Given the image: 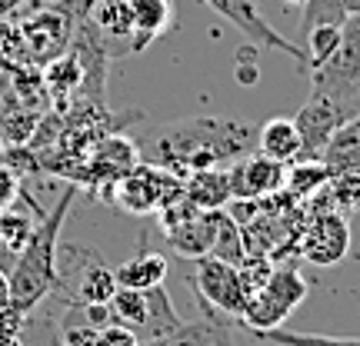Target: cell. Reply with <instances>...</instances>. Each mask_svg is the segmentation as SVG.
I'll return each instance as SVG.
<instances>
[{
    "label": "cell",
    "mask_w": 360,
    "mask_h": 346,
    "mask_svg": "<svg viewBox=\"0 0 360 346\" xmlns=\"http://www.w3.org/2000/svg\"><path fill=\"white\" fill-rule=\"evenodd\" d=\"M257 150L270 160H281V164H297L300 160V133H297L294 120L287 117H274L264 127H257Z\"/></svg>",
    "instance_id": "cell-18"
},
{
    "label": "cell",
    "mask_w": 360,
    "mask_h": 346,
    "mask_svg": "<svg viewBox=\"0 0 360 346\" xmlns=\"http://www.w3.org/2000/svg\"><path fill=\"white\" fill-rule=\"evenodd\" d=\"M141 164V150L137 143L127 140V137H107V140L94 150V160H90V170L101 183H117L127 170H134Z\"/></svg>",
    "instance_id": "cell-15"
},
{
    "label": "cell",
    "mask_w": 360,
    "mask_h": 346,
    "mask_svg": "<svg viewBox=\"0 0 360 346\" xmlns=\"http://www.w3.org/2000/svg\"><path fill=\"white\" fill-rule=\"evenodd\" d=\"M20 4H24V0H0V20H4L7 13H13V11H17Z\"/></svg>",
    "instance_id": "cell-32"
},
{
    "label": "cell",
    "mask_w": 360,
    "mask_h": 346,
    "mask_svg": "<svg viewBox=\"0 0 360 346\" xmlns=\"http://www.w3.org/2000/svg\"><path fill=\"white\" fill-rule=\"evenodd\" d=\"M94 20H97L94 27L103 30V34H110V37H130L134 34L127 0H103L97 7V13H94Z\"/></svg>",
    "instance_id": "cell-26"
},
{
    "label": "cell",
    "mask_w": 360,
    "mask_h": 346,
    "mask_svg": "<svg viewBox=\"0 0 360 346\" xmlns=\"http://www.w3.org/2000/svg\"><path fill=\"white\" fill-rule=\"evenodd\" d=\"M217 213L220 210H214V213H197V217L184 220L180 227L167 230V244L187 260L210 257L214 240H217Z\"/></svg>",
    "instance_id": "cell-14"
},
{
    "label": "cell",
    "mask_w": 360,
    "mask_h": 346,
    "mask_svg": "<svg viewBox=\"0 0 360 346\" xmlns=\"http://www.w3.org/2000/svg\"><path fill=\"white\" fill-rule=\"evenodd\" d=\"M231 190L233 200H264L274 193L287 190V164L270 160L260 150L233 160L231 167Z\"/></svg>",
    "instance_id": "cell-10"
},
{
    "label": "cell",
    "mask_w": 360,
    "mask_h": 346,
    "mask_svg": "<svg viewBox=\"0 0 360 346\" xmlns=\"http://www.w3.org/2000/svg\"><path fill=\"white\" fill-rule=\"evenodd\" d=\"M207 330H210V343L214 346H237L233 343L231 330L233 326H220V323H207Z\"/></svg>",
    "instance_id": "cell-30"
},
{
    "label": "cell",
    "mask_w": 360,
    "mask_h": 346,
    "mask_svg": "<svg viewBox=\"0 0 360 346\" xmlns=\"http://www.w3.org/2000/svg\"><path fill=\"white\" fill-rule=\"evenodd\" d=\"M11 307V280H7V273L0 270V310Z\"/></svg>",
    "instance_id": "cell-31"
},
{
    "label": "cell",
    "mask_w": 360,
    "mask_h": 346,
    "mask_svg": "<svg viewBox=\"0 0 360 346\" xmlns=\"http://www.w3.org/2000/svg\"><path fill=\"white\" fill-rule=\"evenodd\" d=\"M197 273H193V300L204 313V323H220V326H233L244 317V307L250 300V286H247L240 267H233L227 260L217 257H200L193 260Z\"/></svg>",
    "instance_id": "cell-4"
},
{
    "label": "cell",
    "mask_w": 360,
    "mask_h": 346,
    "mask_svg": "<svg viewBox=\"0 0 360 346\" xmlns=\"http://www.w3.org/2000/svg\"><path fill=\"white\" fill-rule=\"evenodd\" d=\"M184 197L191 200L200 213H214V210H227L233 200L231 190V167H210L197 170L184 177Z\"/></svg>",
    "instance_id": "cell-12"
},
{
    "label": "cell",
    "mask_w": 360,
    "mask_h": 346,
    "mask_svg": "<svg viewBox=\"0 0 360 346\" xmlns=\"http://www.w3.org/2000/svg\"><path fill=\"white\" fill-rule=\"evenodd\" d=\"M20 197V187H17V177H13V170L0 160V210H7Z\"/></svg>",
    "instance_id": "cell-29"
},
{
    "label": "cell",
    "mask_w": 360,
    "mask_h": 346,
    "mask_svg": "<svg viewBox=\"0 0 360 346\" xmlns=\"http://www.w3.org/2000/svg\"><path fill=\"white\" fill-rule=\"evenodd\" d=\"M110 190H114V204L120 210L143 217V213H157L160 206L184 197V177L164 167H154V164H137L117 183H110Z\"/></svg>",
    "instance_id": "cell-6"
},
{
    "label": "cell",
    "mask_w": 360,
    "mask_h": 346,
    "mask_svg": "<svg viewBox=\"0 0 360 346\" xmlns=\"http://www.w3.org/2000/svg\"><path fill=\"white\" fill-rule=\"evenodd\" d=\"M334 177L323 160H297L287 167V193L290 197H314L317 190L327 187V180Z\"/></svg>",
    "instance_id": "cell-23"
},
{
    "label": "cell",
    "mask_w": 360,
    "mask_h": 346,
    "mask_svg": "<svg viewBox=\"0 0 360 346\" xmlns=\"http://www.w3.org/2000/svg\"><path fill=\"white\" fill-rule=\"evenodd\" d=\"M130 7V24H134V34H130V53H141L143 47H150L160 34H167L174 27V7L170 0H127Z\"/></svg>",
    "instance_id": "cell-13"
},
{
    "label": "cell",
    "mask_w": 360,
    "mask_h": 346,
    "mask_svg": "<svg viewBox=\"0 0 360 346\" xmlns=\"http://www.w3.org/2000/svg\"><path fill=\"white\" fill-rule=\"evenodd\" d=\"M207 7H214L224 20H231L247 37V44H254L257 51H281L287 57H294L300 70H304V47H297L294 40H287L277 27H270L267 17L254 7V0H207Z\"/></svg>",
    "instance_id": "cell-9"
},
{
    "label": "cell",
    "mask_w": 360,
    "mask_h": 346,
    "mask_svg": "<svg viewBox=\"0 0 360 346\" xmlns=\"http://www.w3.org/2000/svg\"><path fill=\"white\" fill-rule=\"evenodd\" d=\"M300 257L310 260L314 267H334L347 257L350 250V223L337 210H317L310 213L304 230L297 237Z\"/></svg>",
    "instance_id": "cell-8"
},
{
    "label": "cell",
    "mask_w": 360,
    "mask_h": 346,
    "mask_svg": "<svg viewBox=\"0 0 360 346\" xmlns=\"http://www.w3.org/2000/svg\"><path fill=\"white\" fill-rule=\"evenodd\" d=\"M233 67H237V77H240V84L244 87H250V84H257L260 77V67H257V47L250 44V47H244V51L237 53V60H233Z\"/></svg>",
    "instance_id": "cell-28"
},
{
    "label": "cell",
    "mask_w": 360,
    "mask_h": 346,
    "mask_svg": "<svg viewBox=\"0 0 360 346\" xmlns=\"http://www.w3.org/2000/svg\"><path fill=\"white\" fill-rule=\"evenodd\" d=\"M347 13H360V0H347Z\"/></svg>",
    "instance_id": "cell-33"
},
{
    "label": "cell",
    "mask_w": 360,
    "mask_h": 346,
    "mask_svg": "<svg viewBox=\"0 0 360 346\" xmlns=\"http://www.w3.org/2000/svg\"><path fill=\"white\" fill-rule=\"evenodd\" d=\"M307 293H310L307 277L297 267H290V263L287 267H274L267 283L250 293V300H247V307H244V317L237 320V326H244L247 333L283 326V320L307 300Z\"/></svg>",
    "instance_id": "cell-5"
},
{
    "label": "cell",
    "mask_w": 360,
    "mask_h": 346,
    "mask_svg": "<svg viewBox=\"0 0 360 346\" xmlns=\"http://www.w3.org/2000/svg\"><path fill=\"white\" fill-rule=\"evenodd\" d=\"M260 343L270 346H360L357 336H330V333H297L287 326H274V330H260L250 333Z\"/></svg>",
    "instance_id": "cell-21"
},
{
    "label": "cell",
    "mask_w": 360,
    "mask_h": 346,
    "mask_svg": "<svg viewBox=\"0 0 360 346\" xmlns=\"http://www.w3.org/2000/svg\"><path fill=\"white\" fill-rule=\"evenodd\" d=\"M84 267L77 273V286H74V303L80 307H101L110 303V296L117 293V277L97 253H84Z\"/></svg>",
    "instance_id": "cell-16"
},
{
    "label": "cell",
    "mask_w": 360,
    "mask_h": 346,
    "mask_svg": "<svg viewBox=\"0 0 360 346\" xmlns=\"http://www.w3.org/2000/svg\"><path fill=\"white\" fill-rule=\"evenodd\" d=\"M310 97L327 100L344 124L360 117V13H347L334 57L310 70Z\"/></svg>",
    "instance_id": "cell-3"
},
{
    "label": "cell",
    "mask_w": 360,
    "mask_h": 346,
    "mask_svg": "<svg viewBox=\"0 0 360 346\" xmlns=\"http://www.w3.org/2000/svg\"><path fill=\"white\" fill-rule=\"evenodd\" d=\"M24 34L27 53H30V64H51L57 60L64 47L70 44L74 34V4H51V7H40L34 17H27L20 24Z\"/></svg>",
    "instance_id": "cell-7"
},
{
    "label": "cell",
    "mask_w": 360,
    "mask_h": 346,
    "mask_svg": "<svg viewBox=\"0 0 360 346\" xmlns=\"http://www.w3.org/2000/svg\"><path fill=\"white\" fill-rule=\"evenodd\" d=\"M321 160L327 164V170L334 177H340V173H360V117L347 120L344 127L337 130Z\"/></svg>",
    "instance_id": "cell-19"
},
{
    "label": "cell",
    "mask_w": 360,
    "mask_h": 346,
    "mask_svg": "<svg viewBox=\"0 0 360 346\" xmlns=\"http://www.w3.org/2000/svg\"><path fill=\"white\" fill-rule=\"evenodd\" d=\"M257 150V127L237 117H184L157 127L143 154L147 164L164 167L177 177L197 170L224 167Z\"/></svg>",
    "instance_id": "cell-1"
},
{
    "label": "cell",
    "mask_w": 360,
    "mask_h": 346,
    "mask_svg": "<svg viewBox=\"0 0 360 346\" xmlns=\"http://www.w3.org/2000/svg\"><path fill=\"white\" fill-rule=\"evenodd\" d=\"M34 227H37V223L27 217L24 210H13V206L0 210V253H11V257H17V253L27 246V240H30Z\"/></svg>",
    "instance_id": "cell-25"
},
{
    "label": "cell",
    "mask_w": 360,
    "mask_h": 346,
    "mask_svg": "<svg viewBox=\"0 0 360 346\" xmlns=\"http://www.w3.org/2000/svg\"><path fill=\"white\" fill-rule=\"evenodd\" d=\"M294 127L300 133V160H321L327 143L337 130L344 127V117L337 114L334 107L321 97H310L300 114L294 117Z\"/></svg>",
    "instance_id": "cell-11"
},
{
    "label": "cell",
    "mask_w": 360,
    "mask_h": 346,
    "mask_svg": "<svg viewBox=\"0 0 360 346\" xmlns=\"http://www.w3.org/2000/svg\"><path fill=\"white\" fill-rule=\"evenodd\" d=\"M117 277V286L124 290H154V286H164L167 280V260L154 253V250H141L137 257L124 260L120 267L114 270Z\"/></svg>",
    "instance_id": "cell-17"
},
{
    "label": "cell",
    "mask_w": 360,
    "mask_h": 346,
    "mask_svg": "<svg viewBox=\"0 0 360 346\" xmlns=\"http://www.w3.org/2000/svg\"><path fill=\"white\" fill-rule=\"evenodd\" d=\"M340 30H344V24H314L304 30L307 34L304 70H317V67H323L334 57V51L340 47Z\"/></svg>",
    "instance_id": "cell-22"
},
{
    "label": "cell",
    "mask_w": 360,
    "mask_h": 346,
    "mask_svg": "<svg viewBox=\"0 0 360 346\" xmlns=\"http://www.w3.org/2000/svg\"><path fill=\"white\" fill-rule=\"evenodd\" d=\"M107 307H110V317H114V323H120V326L134 330L137 336L147 330V293L117 286V293L110 296V303H107Z\"/></svg>",
    "instance_id": "cell-20"
},
{
    "label": "cell",
    "mask_w": 360,
    "mask_h": 346,
    "mask_svg": "<svg viewBox=\"0 0 360 346\" xmlns=\"http://www.w3.org/2000/svg\"><path fill=\"white\" fill-rule=\"evenodd\" d=\"M347 0H307L304 4V30L314 24H344Z\"/></svg>",
    "instance_id": "cell-27"
},
{
    "label": "cell",
    "mask_w": 360,
    "mask_h": 346,
    "mask_svg": "<svg viewBox=\"0 0 360 346\" xmlns=\"http://www.w3.org/2000/svg\"><path fill=\"white\" fill-rule=\"evenodd\" d=\"M74 197H77V187H67L57 206L37 220L27 246L13 257V270L7 273V280H11V307L20 313H34L40 300H47L53 290H60L57 240H60V227H64Z\"/></svg>",
    "instance_id": "cell-2"
},
{
    "label": "cell",
    "mask_w": 360,
    "mask_h": 346,
    "mask_svg": "<svg viewBox=\"0 0 360 346\" xmlns=\"http://www.w3.org/2000/svg\"><path fill=\"white\" fill-rule=\"evenodd\" d=\"M143 293H147V330H143V333L147 336H164V333H174V330L184 326L164 286L143 290Z\"/></svg>",
    "instance_id": "cell-24"
}]
</instances>
